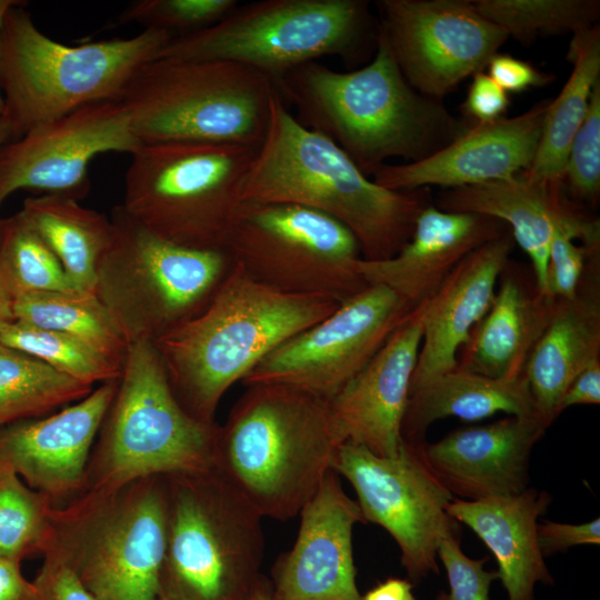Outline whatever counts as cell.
<instances>
[{"instance_id":"cell-30","label":"cell","mask_w":600,"mask_h":600,"mask_svg":"<svg viewBox=\"0 0 600 600\" xmlns=\"http://www.w3.org/2000/svg\"><path fill=\"white\" fill-rule=\"evenodd\" d=\"M19 213L57 257L72 286L94 293L98 264L111 240L110 217L58 194L29 197Z\"/></svg>"},{"instance_id":"cell-5","label":"cell","mask_w":600,"mask_h":600,"mask_svg":"<svg viewBox=\"0 0 600 600\" xmlns=\"http://www.w3.org/2000/svg\"><path fill=\"white\" fill-rule=\"evenodd\" d=\"M171 38L144 29L131 38L67 46L38 29L17 1L0 28V90L13 139L86 104L119 101L134 74Z\"/></svg>"},{"instance_id":"cell-28","label":"cell","mask_w":600,"mask_h":600,"mask_svg":"<svg viewBox=\"0 0 600 600\" xmlns=\"http://www.w3.org/2000/svg\"><path fill=\"white\" fill-rule=\"evenodd\" d=\"M499 281L489 310L460 349L456 368L496 379L516 378L523 376L551 318L554 298L537 288L529 290L509 262Z\"/></svg>"},{"instance_id":"cell-51","label":"cell","mask_w":600,"mask_h":600,"mask_svg":"<svg viewBox=\"0 0 600 600\" xmlns=\"http://www.w3.org/2000/svg\"><path fill=\"white\" fill-rule=\"evenodd\" d=\"M11 139H13L11 127L4 116L0 114V148Z\"/></svg>"},{"instance_id":"cell-53","label":"cell","mask_w":600,"mask_h":600,"mask_svg":"<svg viewBox=\"0 0 600 600\" xmlns=\"http://www.w3.org/2000/svg\"><path fill=\"white\" fill-rule=\"evenodd\" d=\"M158 600H168V599L164 597H160Z\"/></svg>"},{"instance_id":"cell-15","label":"cell","mask_w":600,"mask_h":600,"mask_svg":"<svg viewBox=\"0 0 600 600\" xmlns=\"http://www.w3.org/2000/svg\"><path fill=\"white\" fill-rule=\"evenodd\" d=\"M413 309L388 288L368 286L269 352L241 382L291 387L330 401Z\"/></svg>"},{"instance_id":"cell-47","label":"cell","mask_w":600,"mask_h":600,"mask_svg":"<svg viewBox=\"0 0 600 600\" xmlns=\"http://www.w3.org/2000/svg\"><path fill=\"white\" fill-rule=\"evenodd\" d=\"M0 600H37L36 589L20 571V562L0 557Z\"/></svg>"},{"instance_id":"cell-11","label":"cell","mask_w":600,"mask_h":600,"mask_svg":"<svg viewBox=\"0 0 600 600\" xmlns=\"http://www.w3.org/2000/svg\"><path fill=\"white\" fill-rule=\"evenodd\" d=\"M370 20L363 0L238 3L218 23L171 38L158 57L240 63L276 87L290 70L323 56L354 59L369 34Z\"/></svg>"},{"instance_id":"cell-37","label":"cell","mask_w":600,"mask_h":600,"mask_svg":"<svg viewBox=\"0 0 600 600\" xmlns=\"http://www.w3.org/2000/svg\"><path fill=\"white\" fill-rule=\"evenodd\" d=\"M0 342L89 386L119 380L122 372L121 367L73 337L17 320L0 332Z\"/></svg>"},{"instance_id":"cell-10","label":"cell","mask_w":600,"mask_h":600,"mask_svg":"<svg viewBox=\"0 0 600 600\" xmlns=\"http://www.w3.org/2000/svg\"><path fill=\"white\" fill-rule=\"evenodd\" d=\"M257 150L231 143H141L130 154L121 206L171 242L224 251Z\"/></svg>"},{"instance_id":"cell-27","label":"cell","mask_w":600,"mask_h":600,"mask_svg":"<svg viewBox=\"0 0 600 600\" xmlns=\"http://www.w3.org/2000/svg\"><path fill=\"white\" fill-rule=\"evenodd\" d=\"M551 497L546 491L526 489L511 494L479 500L454 498L448 513L469 527L493 553L508 600H534L538 582L551 584L537 537L539 517Z\"/></svg>"},{"instance_id":"cell-9","label":"cell","mask_w":600,"mask_h":600,"mask_svg":"<svg viewBox=\"0 0 600 600\" xmlns=\"http://www.w3.org/2000/svg\"><path fill=\"white\" fill-rule=\"evenodd\" d=\"M218 429L182 408L154 344L132 343L100 427L94 497L150 477L214 468Z\"/></svg>"},{"instance_id":"cell-35","label":"cell","mask_w":600,"mask_h":600,"mask_svg":"<svg viewBox=\"0 0 600 600\" xmlns=\"http://www.w3.org/2000/svg\"><path fill=\"white\" fill-rule=\"evenodd\" d=\"M477 10L524 43L539 36L577 33L596 26L598 0H472Z\"/></svg>"},{"instance_id":"cell-33","label":"cell","mask_w":600,"mask_h":600,"mask_svg":"<svg viewBox=\"0 0 600 600\" xmlns=\"http://www.w3.org/2000/svg\"><path fill=\"white\" fill-rule=\"evenodd\" d=\"M91 391L92 386L0 342V427L42 417Z\"/></svg>"},{"instance_id":"cell-46","label":"cell","mask_w":600,"mask_h":600,"mask_svg":"<svg viewBox=\"0 0 600 600\" xmlns=\"http://www.w3.org/2000/svg\"><path fill=\"white\" fill-rule=\"evenodd\" d=\"M600 403V361L584 369L569 386L563 400L562 411L577 404Z\"/></svg>"},{"instance_id":"cell-48","label":"cell","mask_w":600,"mask_h":600,"mask_svg":"<svg viewBox=\"0 0 600 600\" xmlns=\"http://www.w3.org/2000/svg\"><path fill=\"white\" fill-rule=\"evenodd\" d=\"M413 584L407 579L388 578L369 590L363 600H417L412 592Z\"/></svg>"},{"instance_id":"cell-2","label":"cell","mask_w":600,"mask_h":600,"mask_svg":"<svg viewBox=\"0 0 600 600\" xmlns=\"http://www.w3.org/2000/svg\"><path fill=\"white\" fill-rule=\"evenodd\" d=\"M240 199L296 204L327 214L351 231L361 258L371 261L396 256L431 203L426 188L394 191L376 183L333 141L299 123L278 91Z\"/></svg>"},{"instance_id":"cell-12","label":"cell","mask_w":600,"mask_h":600,"mask_svg":"<svg viewBox=\"0 0 600 600\" xmlns=\"http://www.w3.org/2000/svg\"><path fill=\"white\" fill-rule=\"evenodd\" d=\"M58 516L49 550L74 567L96 600H158L167 551L164 476L138 480ZM48 550V551H49Z\"/></svg>"},{"instance_id":"cell-4","label":"cell","mask_w":600,"mask_h":600,"mask_svg":"<svg viewBox=\"0 0 600 600\" xmlns=\"http://www.w3.org/2000/svg\"><path fill=\"white\" fill-rule=\"evenodd\" d=\"M340 444L328 400L286 386H249L219 426L214 468L262 518L286 520L333 470Z\"/></svg>"},{"instance_id":"cell-20","label":"cell","mask_w":600,"mask_h":600,"mask_svg":"<svg viewBox=\"0 0 600 600\" xmlns=\"http://www.w3.org/2000/svg\"><path fill=\"white\" fill-rule=\"evenodd\" d=\"M436 207L502 221L529 257L536 287L546 296L549 249L558 228L574 231L581 244L590 249L600 248L599 220L568 199L563 183L532 178L523 171L507 179L447 189Z\"/></svg>"},{"instance_id":"cell-7","label":"cell","mask_w":600,"mask_h":600,"mask_svg":"<svg viewBox=\"0 0 600 600\" xmlns=\"http://www.w3.org/2000/svg\"><path fill=\"white\" fill-rule=\"evenodd\" d=\"M167 551L161 597L248 600L261 574V516L216 469L164 476Z\"/></svg>"},{"instance_id":"cell-39","label":"cell","mask_w":600,"mask_h":600,"mask_svg":"<svg viewBox=\"0 0 600 600\" xmlns=\"http://www.w3.org/2000/svg\"><path fill=\"white\" fill-rule=\"evenodd\" d=\"M563 187L574 202L594 206L600 194V80L587 114L574 134L566 161Z\"/></svg>"},{"instance_id":"cell-24","label":"cell","mask_w":600,"mask_h":600,"mask_svg":"<svg viewBox=\"0 0 600 600\" xmlns=\"http://www.w3.org/2000/svg\"><path fill=\"white\" fill-rule=\"evenodd\" d=\"M514 247L508 229L464 257L423 302V332L409 396L456 369L460 349L489 310Z\"/></svg>"},{"instance_id":"cell-43","label":"cell","mask_w":600,"mask_h":600,"mask_svg":"<svg viewBox=\"0 0 600 600\" xmlns=\"http://www.w3.org/2000/svg\"><path fill=\"white\" fill-rule=\"evenodd\" d=\"M509 104L508 93L480 71L473 74L461 109L471 122H489L504 118Z\"/></svg>"},{"instance_id":"cell-31","label":"cell","mask_w":600,"mask_h":600,"mask_svg":"<svg viewBox=\"0 0 600 600\" xmlns=\"http://www.w3.org/2000/svg\"><path fill=\"white\" fill-rule=\"evenodd\" d=\"M573 64L558 97L550 101L538 148L527 176L562 182L571 141L587 114L591 92L600 80V30L596 24L573 34L568 51Z\"/></svg>"},{"instance_id":"cell-8","label":"cell","mask_w":600,"mask_h":600,"mask_svg":"<svg viewBox=\"0 0 600 600\" xmlns=\"http://www.w3.org/2000/svg\"><path fill=\"white\" fill-rule=\"evenodd\" d=\"M111 240L97 269L94 293L131 346L157 342L197 317L232 268L222 250L171 242L111 210Z\"/></svg>"},{"instance_id":"cell-3","label":"cell","mask_w":600,"mask_h":600,"mask_svg":"<svg viewBox=\"0 0 600 600\" xmlns=\"http://www.w3.org/2000/svg\"><path fill=\"white\" fill-rule=\"evenodd\" d=\"M339 304L323 296L270 288L233 263L207 308L153 344L182 408L199 421L216 423L228 389Z\"/></svg>"},{"instance_id":"cell-29","label":"cell","mask_w":600,"mask_h":600,"mask_svg":"<svg viewBox=\"0 0 600 600\" xmlns=\"http://www.w3.org/2000/svg\"><path fill=\"white\" fill-rule=\"evenodd\" d=\"M498 412L540 420L524 374L496 379L456 368L409 396L401 436L406 441L421 443L436 420L456 417L478 421Z\"/></svg>"},{"instance_id":"cell-40","label":"cell","mask_w":600,"mask_h":600,"mask_svg":"<svg viewBox=\"0 0 600 600\" xmlns=\"http://www.w3.org/2000/svg\"><path fill=\"white\" fill-rule=\"evenodd\" d=\"M438 558L446 569L449 591L440 592L436 600H490V588L497 573L483 568L486 558L468 557L458 537L441 542Z\"/></svg>"},{"instance_id":"cell-22","label":"cell","mask_w":600,"mask_h":600,"mask_svg":"<svg viewBox=\"0 0 600 600\" xmlns=\"http://www.w3.org/2000/svg\"><path fill=\"white\" fill-rule=\"evenodd\" d=\"M118 382L102 383L56 414L0 427V467L23 478L49 500L78 491L84 484L88 456Z\"/></svg>"},{"instance_id":"cell-13","label":"cell","mask_w":600,"mask_h":600,"mask_svg":"<svg viewBox=\"0 0 600 600\" xmlns=\"http://www.w3.org/2000/svg\"><path fill=\"white\" fill-rule=\"evenodd\" d=\"M224 251L257 281L287 293L339 303L368 287L351 231L321 212L288 203L241 201Z\"/></svg>"},{"instance_id":"cell-26","label":"cell","mask_w":600,"mask_h":600,"mask_svg":"<svg viewBox=\"0 0 600 600\" xmlns=\"http://www.w3.org/2000/svg\"><path fill=\"white\" fill-rule=\"evenodd\" d=\"M599 254L589 259L578 293L554 298L551 318L524 367L537 413L548 428L562 412L571 382L600 361Z\"/></svg>"},{"instance_id":"cell-50","label":"cell","mask_w":600,"mask_h":600,"mask_svg":"<svg viewBox=\"0 0 600 600\" xmlns=\"http://www.w3.org/2000/svg\"><path fill=\"white\" fill-rule=\"evenodd\" d=\"M248 600H273L271 586L264 577H260Z\"/></svg>"},{"instance_id":"cell-25","label":"cell","mask_w":600,"mask_h":600,"mask_svg":"<svg viewBox=\"0 0 600 600\" xmlns=\"http://www.w3.org/2000/svg\"><path fill=\"white\" fill-rule=\"evenodd\" d=\"M508 229L491 217L443 211L430 203L396 256L377 261L361 258L357 269L368 286L386 287L417 308L433 296L464 257Z\"/></svg>"},{"instance_id":"cell-38","label":"cell","mask_w":600,"mask_h":600,"mask_svg":"<svg viewBox=\"0 0 600 600\" xmlns=\"http://www.w3.org/2000/svg\"><path fill=\"white\" fill-rule=\"evenodd\" d=\"M237 4L236 0H139L122 11L118 23L134 22L173 38V33L184 36L218 23Z\"/></svg>"},{"instance_id":"cell-16","label":"cell","mask_w":600,"mask_h":600,"mask_svg":"<svg viewBox=\"0 0 600 600\" xmlns=\"http://www.w3.org/2000/svg\"><path fill=\"white\" fill-rule=\"evenodd\" d=\"M378 29L419 93L442 101L508 40L470 0H380Z\"/></svg>"},{"instance_id":"cell-21","label":"cell","mask_w":600,"mask_h":600,"mask_svg":"<svg viewBox=\"0 0 600 600\" xmlns=\"http://www.w3.org/2000/svg\"><path fill=\"white\" fill-rule=\"evenodd\" d=\"M423 332V303L392 331L366 366L329 401L341 443L396 457Z\"/></svg>"},{"instance_id":"cell-1","label":"cell","mask_w":600,"mask_h":600,"mask_svg":"<svg viewBox=\"0 0 600 600\" xmlns=\"http://www.w3.org/2000/svg\"><path fill=\"white\" fill-rule=\"evenodd\" d=\"M276 89L297 109L299 123L333 141L367 177L391 158L426 159L472 124L409 84L378 27L367 66L339 72L307 62Z\"/></svg>"},{"instance_id":"cell-45","label":"cell","mask_w":600,"mask_h":600,"mask_svg":"<svg viewBox=\"0 0 600 600\" xmlns=\"http://www.w3.org/2000/svg\"><path fill=\"white\" fill-rule=\"evenodd\" d=\"M488 76L507 93L547 86L554 77L531 63L509 54L497 53L488 63Z\"/></svg>"},{"instance_id":"cell-6","label":"cell","mask_w":600,"mask_h":600,"mask_svg":"<svg viewBox=\"0 0 600 600\" xmlns=\"http://www.w3.org/2000/svg\"><path fill=\"white\" fill-rule=\"evenodd\" d=\"M276 91L268 77L248 66L158 57L134 74L119 102L141 143L207 142L259 148Z\"/></svg>"},{"instance_id":"cell-19","label":"cell","mask_w":600,"mask_h":600,"mask_svg":"<svg viewBox=\"0 0 600 600\" xmlns=\"http://www.w3.org/2000/svg\"><path fill=\"white\" fill-rule=\"evenodd\" d=\"M551 100L528 111L489 122H472L457 139L430 157L383 164L372 174L379 186L413 191L430 186L446 189L501 180L531 166Z\"/></svg>"},{"instance_id":"cell-18","label":"cell","mask_w":600,"mask_h":600,"mask_svg":"<svg viewBox=\"0 0 600 600\" xmlns=\"http://www.w3.org/2000/svg\"><path fill=\"white\" fill-rule=\"evenodd\" d=\"M292 549L273 570V600H363L356 582L352 530L366 522L331 470L303 506Z\"/></svg>"},{"instance_id":"cell-36","label":"cell","mask_w":600,"mask_h":600,"mask_svg":"<svg viewBox=\"0 0 600 600\" xmlns=\"http://www.w3.org/2000/svg\"><path fill=\"white\" fill-rule=\"evenodd\" d=\"M56 533V510L42 493L0 467V557L20 562L47 552Z\"/></svg>"},{"instance_id":"cell-49","label":"cell","mask_w":600,"mask_h":600,"mask_svg":"<svg viewBox=\"0 0 600 600\" xmlns=\"http://www.w3.org/2000/svg\"><path fill=\"white\" fill-rule=\"evenodd\" d=\"M13 296L9 290L0 267V332L16 321L13 313Z\"/></svg>"},{"instance_id":"cell-52","label":"cell","mask_w":600,"mask_h":600,"mask_svg":"<svg viewBox=\"0 0 600 600\" xmlns=\"http://www.w3.org/2000/svg\"><path fill=\"white\" fill-rule=\"evenodd\" d=\"M16 2H17L16 0H0V28H1L2 20L4 18L6 12ZM3 112H4V101H3V97L0 90V114H3Z\"/></svg>"},{"instance_id":"cell-44","label":"cell","mask_w":600,"mask_h":600,"mask_svg":"<svg viewBox=\"0 0 600 600\" xmlns=\"http://www.w3.org/2000/svg\"><path fill=\"white\" fill-rule=\"evenodd\" d=\"M537 537L543 557L568 550L573 546L600 543V519L582 523L538 522Z\"/></svg>"},{"instance_id":"cell-41","label":"cell","mask_w":600,"mask_h":600,"mask_svg":"<svg viewBox=\"0 0 600 600\" xmlns=\"http://www.w3.org/2000/svg\"><path fill=\"white\" fill-rule=\"evenodd\" d=\"M578 236L567 228H558L550 243L547 268V292L557 299H572L591 257L599 250L576 244Z\"/></svg>"},{"instance_id":"cell-17","label":"cell","mask_w":600,"mask_h":600,"mask_svg":"<svg viewBox=\"0 0 600 600\" xmlns=\"http://www.w3.org/2000/svg\"><path fill=\"white\" fill-rule=\"evenodd\" d=\"M140 144L119 101L92 102L37 126L0 148V207L20 189L79 201L89 192L94 157L131 154Z\"/></svg>"},{"instance_id":"cell-42","label":"cell","mask_w":600,"mask_h":600,"mask_svg":"<svg viewBox=\"0 0 600 600\" xmlns=\"http://www.w3.org/2000/svg\"><path fill=\"white\" fill-rule=\"evenodd\" d=\"M37 600H96L74 567L61 553L49 550L32 582Z\"/></svg>"},{"instance_id":"cell-14","label":"cell","mask_w":600,"mask_h":600,"mask_svg":"<svg viewBox=\"0 0 600 600\" xmlns=\"http://www.w3.org/2000/svg\"><path fill=\"white\" fill-rule=\"evenodd\" d=\"M422 443L402 439L396 457H381L343 442L332 466L353 487L364 521L393 538L412 584L439 573V547L458 532V522L447 510L456 497L427 463Z\"/></svg>"},{"instance_id":"cell-32","label":"cell","mask_w":600,"mask_h":600,"mask_svg":"<svg viewBox=\"0 0 600 600\" xmlns=\"http://www.w3.org/2000/svg\"><path fill=\"white\" fill-rule=\"evenodd\" d=\"M13 313L17 321L66 333L123 367L130 344L96 293H29L14 299Z\"/></svg>"},{"instance_id":"cell-23","label":"cell","mask_w":600,"mask_h":600,"mask_svg":"<svg viewBox=\"0 0 600 600\" xmlns=\"http://www.w3.org/2000/svg\"><path fill=\"white\" fill-rule=\"evenodd\" d=\"M547 427L533 417L510 416L484 426L460 428L422 443L436 476L463 500L517 494L527 489L529 460Z\"/></svg>"},{"instance_id":"cell-34","label":"cell","mask_w":600,"mask_h":600,"mask_svg":"<svg viewBox=\"0 0 600 600\" xmlns=\"http://www.w3.org/2000/svg\"><path fill=\"white\" fill-rule=\"evenodd\" d=\"M0 267L13 299L77 290L57 257L19 212L0 219Z\"/></svg>"}]
</instances>
